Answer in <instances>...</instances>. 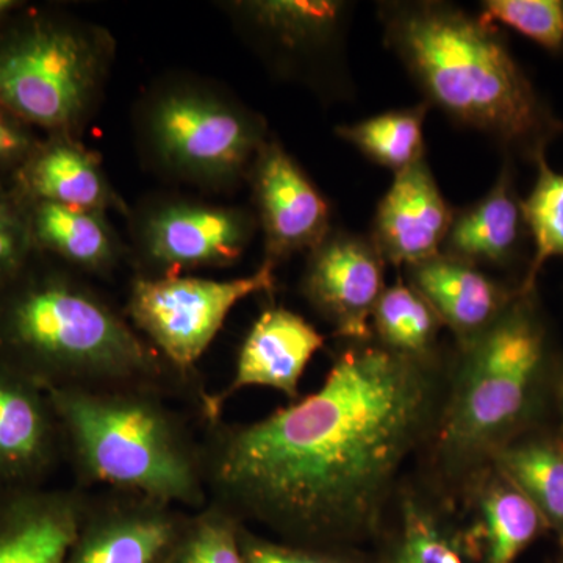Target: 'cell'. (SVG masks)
<instances>
[{
  "label": "cell",
  "mask_w": 563,
  "mask_h": 563,
  "mask_svg": "<svg viewBox=\"0 0 563 563\" xmlns=\"http://www.w3.org/2000/svg\"><path fill=\"white\" fill-rule=\"evenodd\" d=\"M433 407L429 363L355 343L320 390L261 421L210 432L201 453L211 503L285 543L350 548L372 539Z\"/></svg>",
  "instance_id": "obj_1"
},
{
  "label": "cell",
  "mask_w": 563,
  "mask_h": 563,
  "mask_svg": "<svg viewBox=\"0 0 563 563\" xmlns=\"http://www.w3.org/2000/svg\"><path fill=\"white\" fill-rule=\"evenodd\" d=\"M385 44L451 120L536 162L561 131L495 25L435 0L379 5Z\"/></svg>",
  "instance_id": "obj_2"
},
{
  "label": "cell",
  "mask_w": 563,
  "mask_h": 563,
  "mask_svg": "<svg viewBox=\"0 0 563 563\" xmlns=\"http://www.w3.org/2000/svg\"><path fill=\"white\" fill-rule=\"evenodd\" d=\"M63 444L85 481L174 507L207 501L202 453L155 388L51 390Z\"/></svg>",
  "instance_id": "obj_3"
},
{
  "label": "cell",
  "mask_w": 563,
  "mask_h": 563,
  "mask_svg": "<svg viewBox=\"0 0 563 563\" xmlns=\"http://www.w3.org/2000/svg\"><path fill=\"white\" fill-rule=\"evenodd\" d=\"M0 365L46 391L157 388L162 355L95 292L68 280L21 291L0 314Z\"/></svg>",
  "instance_id": "obj_4"
},
{
  "label": "cell",
  "mask_w": 563,
  "mask_h": 563,
  "mask_svg": "<svg viewBox=\"0 0 563 563\" xmlns=\"http://www.w3.org/2000/svg\"><path fill=\"white\" fill-rule=\"evenodd\" d=\"M531 295L518 292L501 317L462 350L437 432V451L450 473L477 472L487 465L515 440L536 406L547 363V333Z\"/></svg>",
  "instance_id": "obj_5"
},
{
  "label": "cell",
  "mask_w": 563,
  "mask_h": 563,
  "mask_svg": "<svg viewBox=\"0 0 563 563\" xmlns=\"http://www.w3.org/2000/svg\"><path fill=\"white\" fill-rule=\"evenodd\" d=\"M85 33L35 29L0 51V103L44 128H68L90 109L102 51Z\"/></svg>",
  "instance_id": "obj_6"
},
{
  "label": "cell",
  "mask_w": 563,
  "mask_h": 563,
  "mask_svg": "<svg viewBox=\"0 0 563 563\" xmlns=\"http://www.w3.org/2000/svg\"><path fill=\"white\" fill-rule=\"evenodd\" d=\"M274 266L231 280L199 277L139 279L129 298L133 324L177 372H190L218 335L233 307L255 292L272 291Z\"/></svg>",
  "instance_id": "obj_7"
},
{
  "label": "cell",
  "mask_w": 563,
  "mask_h": 563,
  "mask_svg": "<svg viewBox=\"0 0 563 563\" xmlns=\"http://www.w3.org/2000/svg\"><path fill=\"white\" fill-rule=\"evenodd\" d=\"M152 140L174 168L209 180L235 179L265 143L246 111L199 92H173L155 106Z\"/></svg>",
  "instance_id": "obj_8"
},
{
  "label": "cell",
  "mask_w": 563,
  "mask_h": 563,
  "mask_svg": "<svg viewBox=\"0 0 563 563\" xmlns=\"http://www.w3.org/2000/svg\"><path fill=\"white\" fill-rule=\"evenodd\" d=\"M384 268L383 254L369 236L331 232L310 255L303 292L339 335L365 343L385 290Z\"/></svg>",
  "instance_id": "obj_9"
},
{
  "label": "cell",
  "mask_w": 563,
  "mask_h": 563,
  "mask_svg": "<svg viewBox=\"0 0 563 563\" xmlns=\"http://www.w3.org/2000/svg\"><path fill=\"white\" fill-rule=\"evenodd\" d=\"M85 506L65 563H165L184 514L172 504L117 492Z\"/></svg>",
  "instance_id": "obj_10"
},
{
  "label": "cell",
  "mask_w": 563,
  "mask_h": 563,
  "mask_svg": "<svg viewBox=\"0 0 563 563\" xmlns=\"http://www.w3.org/2000/svg\"><path fill=\"white\" fill-rule=\"evenodd\" d=\"M255 203L265 232L266 262L320 246L331 233V206L276 141H265L252 163Z\"/></svg>",
  "instance_id": "obj_11"
},
{
  "label": "cell",
  "mask_w": 563,
  "mask_h": 563,
  "mask_svg": "<svg viewBox=\"0 0 563 563\" xmlns=\"http://www.w3.org/2000/svg\"><path fill=\"white\" fill-rule=\"evenodd\" d=\"M454 213L422 158L395 174L377 206L369 239L385 263L407 268L442 252Z\"/></svg>",
  "instance_id": "obj_12"
},
{
  "label": "cell",
  "mask_w": 563,
  "mask_h": 563,
  "mask_svg": "<svg viewBox=\"0 0 563 563\" xmlns=\"http://www.w3.org/2000/svg\"><path fill=\"white\" fill-rule=\"evenodd\" d=\"M62 444L47 391L0 365V487L41 485Z\"/></svg>",
  "instance_id": "obj_13"
},
{
  "label": "cell",
  "mask_w": 563,
  "mask_h": 563,
  "mask_svg": "<svg viewBox=\"0 0 563 563\" xmlns=\"http://www.w3.org/2000/svg\"><path fill=\"white\" fill-rule=\"evenodd\" d=\"M85 506L77 492L0 487V563H65Z\"/></svg>",
  "instance_id": "obj_14"
},
{
  "label": "cell",
  "mask_w": 563,
  "mask_h": 563,
  "mask_svg": "<svg viewBox=\"0 0 563 563\" xmlns=\"http://www.w3.org/2000/svg\"><path fill=\"white\" fill-rule=\"evenodd\" d=\"M322 346L324 336L298 313L282 307L265 310L240 350L231 387L207 401L210 420L217 418L224 398L246 387L273 388L296 401L302 374Z\"/></svg>",
  "instance_id": "obj_15"
},
{
  "label": "cell",
  "mask_w": 563,
  "mask_h": 563,
  "mask_svg": "<svg viewBox=\"0 0 563 563\" xmlns=\"http://www.w3.org/2000/svg\"><path fill=\"white\" fill-rule=\"evenodd\" d=\"M254 231L246 213L207 206H172L147 221L146 246L165 268L231 265L242 257Z\"/></svg>",
  "instance_id": "obj_16"
},
{
  "label": "cell",
  "mask_w": 563,
  "mask_h": 563,
  "mask_svg": "<svg viewBox=\"0 0 563 563\" xmlns=\"http://www.w3.org/2000/svg\"><path fill=\"white\" fill-rule=\"evenodd\" d=\"M406 274L407 284L451 329L462 350L479 339L518 295L507 291L476 265L443 254L407 266Z\"/></svg>",
  "instance_id": "obj_17"
},
{
  "label": "cell",
  "mask_w": 563,
  "mask_h": 563,
  "mask_svg": "<svg viewBox=\"0 0 563 563\" xmlns=\"http://www.w3.org/2000/svg\"><path fill=\"white\" fill-rule=\"evenodd\" d=\"M476 523L472 525L483 563H517L548 529L536 506L493 463L473 473Z\"/></svg>",
  "instance_id": "obj_18"
},
{
  "label": "cell",
  "mask_w": 563,
  "mask_h": 563,
  "mask_svg": "<svg viewBox=\"0 0 563 563\" xmlns=\"http://www.w3.org/2000/svg\"><path fill=\"white\" fill-rule=\"evenodd\" d=\"M512 172L504 166L481 201L455 211L440 254L472 265H501L512 257L523 225Z\"/></svg>",
  "instance_id": "obj_19"
},
{
  "label": "cell",
  "mask_w": 563,
  "mask_h": 563,
  "mask_svg": "<svg viewBox=\"0 0 563 563\" xmlns=\"http://www.w3.org/2000/svg\"><path fill=\"white\" fill-rule=\"evenodd\" d=\"M373 563H483V554L472 526L455 523L433 504L407 495Z\"/></svg>",
  "instance_id": "obj_20"
},
{
  "label": "cell",
  "mask_w": 563,
  "mask_h": 563,
  "mask_svg": "<svg viewBox=\"0 0 563 563\" xmlns=\"http://www.w3.org/2000/svg\"><path fill=\"white\" fill-rule=\"evenodd\" d=\"M258 31L285 49H336L350 3L335 0H263L240 3Z\"/></svg>",
  "instance_id": "obj_21"
},
{
  "label": "cell",
  "mask_w": 563,
  "mask_h": 563,
  "mask_svg": "<svg viewBox=\"0 0 563 563\" xmlns=\"http://www.w3.org/2000/svg\"><path fill=\"white\" fill-rule=\"evenodd\" d=\"M542 514L563 550V437L515 439L492 461Z\"/></svg>",
  "instance_id": "obj_22"
},
{
  "label": "cell",
  "mask_w": 563,
  "mask_h": 563,
  "mask_svg": "<svg viewBox=\"0 0 563 563\" xmlns=\"http://www.w3.org/2000/svg\"><path fill=\"white\" fill-rule=\"evenodd\" d=\"M32 190L43 202L99 211L110 190L95 154L77 144L58 143L43 152L31 169Z\"/></svg>",
  "instance_id": "obj_23"
},
{
  "label": "cell",
  "mask_w": 563,
  "mask_h": 563,
  "mask_svg": "<svg viewBox=\"0 0 563 563\" xmlns=\"http://www.w3.org/2000/svg\"><path fill=\"white\" fill-rule=\"evenodd\" d=\"M429 106L426 102L409 109H396L372 118L342 125L336 135L366 158L398 174L426 158L424 128Z\"/></svg>",
  "instance_id": "obj_24"
},
{
  "label": "cell",
  "mask_w": 563,
  "mask_h": 563,
  "mask_svg": "<svg viewBox=\"0 0 563 563\" xmlns=\"http://www.w3.org/2000/svg\"><path fill=\"white\" fill-rule=\"evenodd\" d=\"M377 344L401 357L431 362L443 322L420 292L399 279L385 287L373 312Z\"/></svg>",
  "instance_id": "obj_25"
},
{
  "label": "cell",
  "mask_w": 563,
  "mask_h": 563,
  "mask_svg": "<svg viewBox=\"0 0 563 563\" xmlns=\"http://www.w3.org/2000/svg\"><path fill=\"white\" fill-rule=\"evenodd\" d=\"M36 232L47 247L84 268H102L113 257L110 232L99 211L43 202L36 213Z\"/></svg>",
  "instance_id": "obj_26"
},
{
  "label": "cell",
  "mask_w": 563,
  "mask_h": 563,
  "mask_svg": "<svg viewBox=\"0 0 563 563\" xmlns=\"http://www.w3.org/2000/svg\"><path fill=\"white\" fill-rule=\"evenodd\" d=\"M537 180L521 201L525 224L533 240V257L520 295H531L537 277L550 258L563 255V174L555 173L544 154L536 158Z\"/></svg>",
  "instance_id": "obj_27"
},
{
  "label": "cell",
  "mask_w": 563,
  "mask_h": 563,
  "mask_svg": "<svg viewBox=\"0 0 563 563\" xmlns=\"http://www.w3.org/2000/svg\"><path fill=\"white\" fill-rule=\"evenodd\" d=\"M242 521L211 503L188 515L165 563H244Z\"/></svg>",
  "instance_id": "obj_28"
},
{
  "label": "cell",
  "mask_w": 563,
  "mask_h": 563,
  "mask_svg": "<svg viewBox=\"0 0 563 563\" xmlns=\"http://www.w3.org/2000/svg\"><path fill=\"white\" fill-rule=\"evenodd\" d=\"M479 20L506 25L548 51L563 47L561 0H485Z\"/></svg>",
  "instance_id": "obj_29"
},
{
  "label": "cell",
  "mask_w": 563,
  "mask_h": 563,
  "mask_svg": "<svg viewBox=\"0 0 563 563\" xmlns=\"http://www.w3.org/2000/svg\"><path fill=\"white\" fill-rule=\"evenodd\" d=\"M240 543L244 563H373L351 548L301 547L263 539L242 526Z\"/></svg>",
  "instance_id": "obj_30"
},
{
  "label": "cell",
  "mask_w": 563,
  "mask_h": 563,
  "mask_svg": "<svg viewBox=\"0 0 563 563\" xmlns=\"http://www.w3.org/2000/svg\"><path fill=\"white\" fill-rule=\"evenodd\" d=\"M20 257V233L13 217L0 206V285L3 284Z\"/></svg>",
  "instance_id": "obj_31"
},
{
  "label": "cell",
  "mask_w": 563,
  "mask_h": 563,
  "mask_svg": "<svg viewBox=\"0 0 563 563\" xmlns=\"http://www.w3.org/2000/svg\"><path fill=\"white\" fill-rule=\"evenodd\" d=\"M24 135L2 113H0V158H9L11 155L24 150Z\"/></svg>",
  "instance_id": "obj_32"
},
{
  "label": "cell",
  "mask_w": 563,
  "mask_h": 563,
  "mask_svg": "<svg viewBox=\"0 0 563 563\" xmlns=\"http://www.w3.org/2000/svg\"><path fill=\"white\" fill-rule=\"evenodd\" d=\"M11 5H13V3H11L10 0H0V16H2L7 10H10Z\"/></svg>",
  "instance_id": "obj_33"
},
{
  "label": "cell",
  "mask_w": 563,
  "mask_h": 563,
  "mask_svg": "<svg viewBox=\"0 0 563 563\" xmlns=\"http://www.w3.org/2000/svg\"><path fill=\"white\" fill-rule=\"evenodd\" d=\"M561 409H562V418H563V376L561 380Z\"/></svg>",
  "instance_id": "obj_34"
},
{
  "label": "cell",
  "mask_w": 563,
  "mask_h": 563,
  "mask_svg": "<svg viewBox=\"0 0 563 563\" xmlns=\"http://www.w3.org/2000/svg\"><path fill=\"white\" fill-rule=\"evenodd\" d=\"M558 563H563V550H562V558H561V561H559Z\"/></svg>",
  "instance_id": "obj_35"
}]
</instances>
